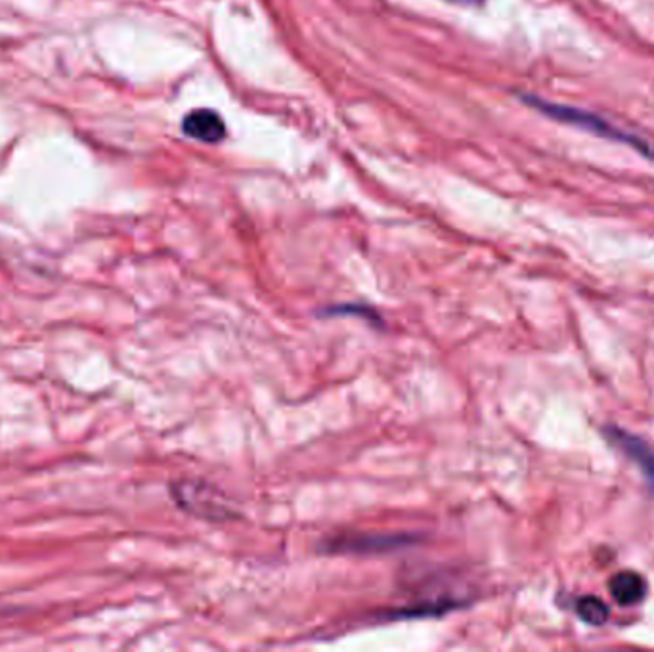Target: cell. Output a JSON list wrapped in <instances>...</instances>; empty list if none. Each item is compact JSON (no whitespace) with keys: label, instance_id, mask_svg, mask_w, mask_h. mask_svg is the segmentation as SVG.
<instances>
[{"label":"cell","instance_id":"obj_1","mask_svg":"<svg viewBox=\"0 0 654 652\" xmlns=\"http://www.w3.org/2000/svg\"><path fill=\"white\" fill-rule=\"evenodd\" d=\"M524 102L530 104L532 108L538 109L540 113H544L547 117L555 119V121L567 123V125L578 127V129L591 132V134H597V136L607 138L611 142H620V144L632 146V148H635L637 152L643 153V155H651L653 153V148L643 138L614 127L612 123L601 119L595 113H589V111H584V109L570 108V106H561V104H553V102H545V100L534 98V96L524 98Z\"/></svg>","mask_w":654,"mask_h":652},{"label":"cell","instance_id":"obj_2","mask_svg":"<svg viewBox=\"0 0 654 652\" xmlns=\"http://www.w3.org/2000/svg\"><path fill=\"white\" fill-rule=\"evenodd\" d=\"M176 503L190 515L205 521H232L238 517V511L230 505L218 490L207 482L197 480H178L171 488Z\"/></svg>","mask_w":654,"mask_h":652},{"label":"cell","instance_id":"obj_3","mask_svg":"<svg viewBox=\"0 0 654 652\" xmlns=\"http://www.w3.org/2000/svg\"><path fill=\"white\" fill-rule=\"evenodd\" d=\"M410 542H415V538H410L406 534H341L326 540L322 549L326 553L364 555V553H387L406 547Z\"/></svg>","mask_w":654,"mask_h":652},{"label":"cell","instance_id":"obj_4","mask_svg":"<svg viewBox=\"0 0 654 652\" xmlns=\"http://www.w3.org/2000/svg\"><path fill=\"white\" fill-rule=\"evenodd\" d=\"M182 132L197 142L218 144L226 136L224 119L213 109H194L182 121Z\"/></svg>","mask_w":654,"mask_h":652},{"label":"cell","instance_id":"obj_5","mask_svg":"<svg viewBox=\"0 0 654 652\" xmlns=\"http://www.w3.org/2000/svg\"><path fill=\"white\" fill-rule=\"evenodd\" d=\"M611 595L616 603L624 607H633L643 601L645 591H647V582L641 574L637 572H618L611 580Z\"/></svg>","mask_w":654,"mask_h":652},{"label":"cell","instance_id":"obj_6","mask_svg":"<svg viewBox=\"0 0 654 652\" xmlns=\"http://www.w3.org/2000/svg\"><path fill=\"white\" fill-rule=\"evenodd\" d=\"M578 616L589 626H601L609 620L607 605L597 597H584L578 601Z\"/></svg>","mask_w":654,"mask_h":652},{"label":"cell","instance_id":"obj_7","mask_svg":"<svg viewBox=\"0 0 654 652\" xmlns=\"http://www.w3.org/2000/svg\"><path fill=\"white\" fill-rule=\"evenodd\" d=\"M461 2H463V0H461ZM465 2H471V0H465Z\"/></svg>","mask_w":654,"mask_h":652}]
</instances>
